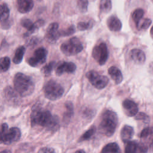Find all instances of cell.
<instances>
[{
	"mask_svg": "<svg viewBox=\"0 0 153 153\" xmlns=\"http://www.w3.org/2000/svg\"><path fill=\"white\" fill-rule=\"evenodd\" d=\"M152 20L150 19H141L136 24V27L138 30L147 29L151 25Z\"/></svg>",
	"mask_w": 153,
	"mask_h": 153,
	"instance_id": "f1b7e54d",
	"label": "cell"
},
{
	"mask_svg": "<svg viewBox=\"0 0 153 153\" xmlns=\"http://www.w3.org/2000/svg\"><path fill=\"white\" fill-rule=\"evenodd\" d=\"M11 64L10 59L5 56L0 59V73H3L8 70Z\"/></svg>",
	"mask_w": 153,
	"mask_h": 153,
	"instance_id": "4316f807",
	"label": "cell"
},
{
	"mask_svg": "<svg viewBox=\"0 0 153 153\" xmlns=\"http://www.w3.org/2000/svg\"><path fill=\"white\" fill-rule=\"evenodd\" d=\"M152 2H153V0H152Z\"/></svg>",
	"mask_w": 153,
	"mask_h": 153,
	"instance_id": "7bdbcfd3",
	"label": "cell"
},
{
	"mask_svg": "<svg viewBox=\"0 0 153 153\" xmlns=\"http://www.w3.org/2000/svg\"><path fill=\"white\" fill-rule=\"evenodd\" d=\"M21 25L27 29V31L24 33V37H27L30 35L36 32L40 27L44 24V21L42 19H39L35 23L29 19H23L20 22Z\"/></svg>",
	"mask_w": 153,
	"mask_h": 153,
	"instance_id": "30bf717a",
	"label": "cell"
},
{
	"mask_svg": "<svg viewBox=\"0 0 153 153\" xmlns=\"http://www.w3.org/2000/svg\"><path fill=\"white\" fill-rule=\"evenodd\" d=\"M83 50V45L77 37H72L62 43L60 45L61 51L66 56H74Z\"/></svg>",
	"mask_w": 153,
	"mask_h": 153,
	"instance_id": "8992f818",
	"label": "cell"
},
{
	"mask_svg": "<svg viewBox=\"0 0 153 153\" xmlns=\"http://www.w3.org/2000/svg\"><path fill=\"white\" fill-rule=\"evenodd\" d=\"M55 66H56L55 62H54V61L50 62L49 63L47 64L46 65H45L44 66H43L42 68V69L41 70L42 74L45 76H49L51 74L53 70L54 69Z\"/></svg>",
	"mask_w": 153,
	"mask_h": 153,
	"instance_id": "f546056e",
	"label": "cell"
},
{
	"mask_svg": "<svg viewBox=\"0 0 153 153\" xmlns=\"http://www.w3.org/2000/svg\"><path fill=\"white\" fill-rule=\"evenodd\" d=\"M149 71L151 74H153V62L151 63L149 65Z\"/></svg>",
	"mask_w": 153,
	"mask_h": 153,
	"instance_id": "74e56055",
	"label": "cell"
},
{
	"mask_svg": "<svg viewBox=\"0 0 153 153\" xmlns=\"http://www.w3.org/2000/svg\"><path fill=\"white\" fill-rule=\"evenodd\" d=\"M76 152H83V153H84V152H85V151H84V150L81 149V150H78V151H76Z\"/></svg>",
	"mask_w": 153,
	"mask_h": 153,
	"instance_id": "ab89813d",
	"label": "cell"
},
{
	"mask_svg": "<svg viewBox=\"0 0 153 153\" xmlns=\"http://www.w3.org/2000/svg\"><path fill=\"white\" fill-rule=\"evenodd\" d=\"M131 59L136 64L141 65L144 63L146 60L145 53L138 48H133L130 52Z\"/></svg>",
	"mask_w": 153,
	"mask_h": 153,
	"instance_id": "2e32d148",
	"label": "cell"
},
{
	"mask_svg": "<svg viewBox=\"0 0 153 153\" xmlns=\"http://www.w3.org/2000/svg\"><path fill=\"white\" fill-rule=\"evenodd\" d=\"M37 1H41L42 0H37Z\"/></svg>",
	"mask_w": 153,
	"mask_h": 153,
	"instance_id": "b9f144b4",
	"label": "cell"
},
{
	"mask_svg": "<svg viewBox=\"0 0 153 153\" xmlns=\"http://www.w3.org/2000/svg\"><path fill=\"white\" fill-rule=\"evenodd\" d=\"M30 122L32 127L41 126L53 132L57 131L60 126L57 116L53 115L49 111L39 106L33 107L30 114Z\"/></svg>",
	"mask_w": 153,
	"mask_h": 153,
	"instance_id": "6da1fadb",
	"label": "cell"
},
{
	"mask_svg": "<svg viewBox=\"0 0 153 153\" xmlns=\"http://www.w3.org/2000/svg\"><path fill=\"white\" fill-rule=\"evenodd\" d=\"M39 42V38L36 37H32L27 41V45L28 46H35Z\"/></svg>",
	"mask_w": 153,
	"mask_h": 153,
	"instance_id": "d590c367",
	"label": "cell"
},
{
	"mask_svg": "<svg viewBox=\"0 0 153 153\" xmlns=\"http://www.w3.org/2000/svg\"><path fill=\"white\" fill-rule=\"evenodd\" d=\"M134 134V129L133 128L128 125L124 126L120 133V136L121 140L124 142L126 143L127 142L131 140V139L133 137Z\"/></svg>",
	"mask_w": 153,
	"mask_h": 153,
	"instance_id": "44dd1931",
	"label": "cell"
},
{
	"mask_svg": "<svg viewBox=\"0 0 153 153\" xmlns=\"http://www.w3.org/2000/svg\"><path fill=\"white\" fill-rule=\"evenodd\" d=\"M15 90L22 97H26L33 93L35 83L32 78L22 72H17L13 78Z\"/></svg>",
	"mask_w": 153,
	"mask_h": 153,
	"instance_id": "7a4b0ae2",
	"label": "cell"
},
{
	"mask_svg": "<svg viewBox=\"0 0 153 153\" xmlns=\"http://www.w3.org/2000/svg\"><path fill=\"white\" fill-rule=\"evenodd\" d=\"M77 6L79 10L82 13H85L87 11L88 1V0H76Z\"/></svg>",
	"mask_w": 153,
	"mask_h": 153,
	"instance_id": "d6a6232c",
	"label": "cell"
},
{
	"mask_svg": "<svg viewBox=\"0 0 153 153\" xmlns=\"http://www.w3.org/2000/svg\"><path fill=\"white\" fill-rule=\"evenodd\" d=\"M17 10L20 13H27L30 11L34 5L32 0H17Z\"/></svg>",
	"mask_w": 153,
	"mask_h": 153,
	"instance_id": "e0dca14e",
	"label": "cell"
},
{
	"mask_svg": "<svg viewBox=\"0 0 153 153\" xmlns=\"http://www.w3.org/2000/svg\"><path fill=\"white\" fill-rule=\"evenodd\" d=\"M150 33H151V36L153 38V26H152V27H151V30H150Z\"/></svg>",
	"mask_w": 153,
	"mask_h": 153,
	"instance_id": "f35d334b",
	"label": "cell"
},
{
	"mask_svg": "<svg viewBox=\"0 0 153 153\" xmlns=\"http://www.w3.org/2000/svg\"><path fill=\"white\" fill-rule=\"evenodd\" d=\"M143 15L144 11L141 8H137L133 12L131 17L135 24H136L141 19L143 18Z\"/></svg>",
	"mask_w": 153,
	"mask_h": 153,
	"instance_id": "1f68e13d",
	"label": "cell"
},
{
	"mask_svg": "<svg viewBox=\"0 0 153 153\" xmlns=\"http://www.w3.org/2000/svg\"><path fill=\"white\" fill-rule=\"evenodd\" d=\"M86 77L95 88L99 90L104 88L109 82L108 78L94 71H90L86 74Z\"/></svg>",
	"mask_w": 153,
	"mask_h": 153,
	"instance_id": "52a82bcc",
	"label": "cell"
},
{
	"mask_svg": "<svg viewBox=\"0 0 153 153\" xmlns=\"http://www.w3.org/2000/svg\"><path fill=\"white\" fill-rule=\"evenodd\" d=\"M58 29L59 24L56 22L52 23L48 26L46 30L45 38L50 43L53 44L56 42L60 37V31L58 30Z\"/></svg>",
	"mask_w": 153,
	"mask_h": 153,
	"instance_id": "7c38bea8",
	"label": "cell"
},
{
	"mask_svg": "<svg viewBox=\"0 0 153 153\" xmlns=\"http://www.w3.org/2000/svg\"><path fill=\"white\" fill-rule=\"evenodd\" d=\"M66 111L63 114V121L66 123H68L70 121L71 117L74 115V106L72 102L68 101L66 102L65 104Z\"/></svg>",
	"mask_w": 153,
	"mask_h": 153,
	"instance_id": "7402d4cb",
	"label": "cell"
},
{
	"mask_svg": "<svg viewBox=\"0 0 153 153\" xmlns=\"http://www.w3.org/2000/svg\"><path fill=\"white\" fill-rule=\"evenodd\" d=\"M26 51V48L24 46H19L16 50L13 62L15 64H19L22 62L24 54Z\"/></svg>",
	"mask_w": 153,
	"mask_h": 153,
	"instance_id": "cb8c5ba5",
	"label": "cell"
},
{
	"mask_svg": "<svg viewBox=\"0 0 153 153\" xmlns=\"http://www.w3.org/2000/svg\"><path fill=\"white\" fill-rule=\"evenodd\" d=\"M21 131L17 127L8 128L7 123H3L0 127V144L10 145L19 140Z\"/></svg>",
	"mask_w": 153,
	"mask_h": 153,
	"instance_id": "277c9868",
	"label": "cell"
},
{
	"mask_svg": "<svg viewBox=\"0 0 153 153\" xmlns=\"http://www.w3.org/2000/svg\"><path fill=\"white\" fill-rule=\"evenodd\" d=\"M141 142L149 149L153 150V127L143 128L140 134Z\"/></svg>",
	"mask_w": 153,
	"mask_h": 153,
	"instance_id": "4fadbf2b",
	"label": "cell"
},
{
	"mask_svg": "<svg viewBox=\"0 0 153 153\" xmlns=\"http://www.w3.org/2000/svg\"><path fill=\"white\" fill-rule=\"evenodd\" d=\"M48 51L44 47H39L36 49L33 55L28 59V64L32 67H38L43 64L47 59Z\"/></svg>",
	"mask_w": 153,
	"mask_h": 153,
	"instance_id": "9c48e42d",
	"label": "cell"
},
{
	"mask_svg": "<svg viewBox=\"0 0 153 153\" xmlns=\"http://www.w3.org/2000/svg\"><path fill=\"white\" fill-rule=\"evenodd\" d=\"M96 129V127L94 126L90 127L89 129H88L85 133H84L83 134L79 137V142H82L90 139L95 134Z\"/></svg>",
	"mask_w": 153,
	"mask_h": 153,
	"instance_id": "484cf974",
	"label": "cell"
},
{
	"mask_svg": "<svg viewBox=\"0 0 153 153\" xmlns=\"http://www.w3.org/2000/svg\"><path fill=\"white\" fill-rule=\"evenodd\" d=\"M126 143L124 151L126 153L147 152L148 151V147L142 142H137L136 141L129 140Z\"/></svg>",
	"mask_w": 153,
	"mask_h": 153,
	"instance_id": "8fae6325",
	"label": "cell"
},
{
	"mask_svg": "<svg viewBox=\"0 0 153 153\" xmlns=\"http://www.w3.org/2000/svg\"><path fill=\"white\" fill-rule=\"evenodd\" d=\"M123 108L126 115L128 117H134L138 112L137 105L129 99H125L123 102Z\"/></svg>",
	"mask_w": 153,
	"mask_h": 153,
	"instance_id": "9a60e30c",
	"label": "cell"
},
{
	"mask_svg": "<svg viewBox=\"0 0 153 153\" xmlns=\"http://www.w3.org/2000/svg\"><path fill=\"white\" fill-rule=\"evenodd\" d=\"M2 152H11V151H9V150H4V151H2Z\"/></svg>",
	"mask_w": 153,
	"mask_h": 153,
	"instance_id": "60d3db41",
	"label": "cell"
},
{
	"mask_svg": "<svg viewBox=\"0 0 153 153\" xmlns=\"http://www.w3.org/2000/svg\"><path fill=\"white\" fill-rule=\"evenodd\" d=\"M43 92L47 99L54 101L59 99L63 96L64 88L59 82L50 79L44 84Z\"/></svg>",
	"mask_w": 153,
	"mask_h": 153,
	"instance_id": "5b68a950",
	"label": "cell"
},
{
	"mask_svg": "<svg viewBox=\"0 0 153 153\" xmlns=\"http://www.w3.org/2000/svg\"><path fill=\"white\" fill-rule=\"evenodd\" d=\"M135 119L137 120L142 121L145 123H147L149 121V117L143 112H139L138 114L137 113L135 115Z\"/></svg>",
	"mask_w": 153,
	"mask_h": 153,
	"instance_id": "e575fe53",
	"label": "cell"
},
{
	"mask_svg": "<svg viewBox=\"0 0 153 153\" xmlns=\"http://www.w3.org/2000/svg\"><path fill=\"white\" fill-rule=\"evenodd\" d=\"M118 124L117 114L111 110H105L102 114L99 123V131L105 136L111 137L116 130Z\"/></svg>",
	"mask_w": 153,
	"mask_h": 153,
	"instance_id": "3957f363",
	"label": "cell"
},
{
	"mask_svg": "<svg viewBox=\"0 0 153 153\" xmlns=\"http://www.w3.org/2000/svg\"><path fill=\"white\" fill-rule=\"evenodd\" d=\"M10 16V9L7 4L0 5V23L2 24L8 20Z\"/></svg>",
	"mask_w": 153,
	"mask_h": 153,
	"instance_id": "603a6c76",
	"label": "cell"
},
{
	"mask_svg": "<svg viewBox=\"0 0 153 153\" xmlns=\"http://www.w3.org/2000/svg\"><path fill=\"white\" fill-rule=\"evenodd\" d=\"M94 25V22L92 20L87 22H80L77 25V27L79 30H85L91 29Z\"/></svg>",
	"mask_w": 153,
	"mask_h": 153,
	"instance_id": "4dcf8cb0",
	"label": "cell"
},
{
	"mask_svg": "<svg viewBox=\"0 0 153 153\" xmlns=\"http://www.w3.org/2000/svg\"><path fill=\"white\" fill-rule=\"evenodd\" d=\"M120 152V147L115 142L109 143L106 145L102 149L101 152L106 153V152Z\"/></svg>",
	"mask_w": 153,
	"mask_h": 153,
	"instance_id": "d4e9b609",
	"label": "cell"
},
{
	"mask_svg": "<svg viewBox=\"0 0 153 153\" xmlns=\"http://www.w3.org/2000/svg\"><path fill=\"white\" fill-rule=\"evenodd\" d=\"M17 92L14 91L11 87H7L4 90V96L5 99L10 103L15 104L18 102Z\"/></svg>",
	"mask_w": 153,
	"mask_h": 153,
	"instance_id": "d6986e66",
	"label": "cell"
},
{
	"mask_svg": "<svg viewBox=\"0 0 153 153\" xmlns=\"http://www.w3.org/2000/svg\"><path fill=\"white\" fill-rule=\"evenodd\" d=\"M108 74L111 78L114 81L116 84H118L121 82L123 79V74L121 71L116 66H111L108 69Z\"/></svg>",
	"mask_w": 153,
	"mask_h": 153,
	"instance_id": "ffe728a7",
	"label": "cell"
},
{
	"mask_svg": "<svg viewBox=\"0 0 153 153\" xmlns=\"http://www.w3.org/2000/svg\"><path fill=\"white\" fill-rule=\"evenodd\" d=\"M55 151L51 148L48 147H44L42 148L39 150H38V152H54Z\"/></svg>",
	"mask_w": 153,
	"mask_h": 153,
	"instance_id": "8d00e7d4",
	"label": "cell"
},
{
	"mask_svg": "<svg viewBox=\"0 0 153 153\" xmlns=\"http://www.w3.org/2000/svg\"><path fill=\"white\" fill-rule=\"evenodd\" d=\"M75 32V27L74 25H71L67 29L60 31V36H67L73 34Z\"/></svg>",
	"mask_w": 153,
	"mask_h": 153,
	"instance_id": "836d02e7",
	"label": "cell"
},
{
	"mask_svg": "<svg viewBox=\"0 0 153 153\" xmlns=\"http://www.w3.org/2000/svg\"><path fill=\"white\" fill-rule=\"evenodd\" d=\"M112 8V2L111 0H100L99 9L102 13H107Z\"/></svg>",
	"mask_w": 153,
	"mask_h": 153,
	"instance_id": "83f0119b",
	"label": "cell"
},
{
	"mask_svg": "<svg viewBox=\"0 0 153 153\" xmlns=\"http://www.w3.org/2000/svg\"><path fill=\"white\" fill-rule=\"evenodd\" d=\"M92 56L100 65H104L109 57V51L106 44L105 42H101L96 45L92 50Z\"/></svg>",
	"mask_w": 153,
	"mask_h": 153,
	"instance_id": "ba28073f",
	"label": "cell"
},
{
	"mask_svg": "<svg viewBox=\"0 0 153 153\" xmlns=\"http://www.w3.org/2000/svg\"><path fill=\"white\" fill-rule=\"evenodd\" d=\"M107 26L108 29L113 32L120 31L122 27V23L120 20L115 16H111L107 19Z\"/></svg>",
	"mask_w": 153,
	"mask_h": 153,
	"instance_id": "ac0fdd59",
	"label": "cell"
},
{
	"mask_svg": "<svg viewBox=\"0 0 153 153\" xmlns=\"http://www.w3.org/2000/svg\"><path fill=\"white\" fill-rule=\"evenodd\" d=\"M76 69L75 63L71 62H63L60 63L56 69V74L57 76H60L63 74H72Z\"/></svg>",
	"mask_w": 153,
	"mask_h": 153,
	"instance_id": "5bb4252c",
	"label": "cell"
}]
</instances>
